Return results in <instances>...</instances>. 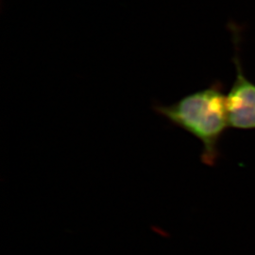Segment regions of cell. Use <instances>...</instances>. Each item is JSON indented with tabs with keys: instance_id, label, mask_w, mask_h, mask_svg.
Listing matches in <instances>:
<instances>
[{
	"instance_id": "cell-1",
	"label": "cell",
	"mask_w": 255,
	"mask_h": 255,
	"mask_svg": "<svg viewBox=\"0 0 255 255\" xmlns=\"http://www.w3.org/2000/svg\"><path fill=\"white\" fill-rule=\"evenodd\" d=\"M154 109L173 125L201 141L203 164L214 165L217 163L220 155V140L230 127L226 96L220 82L188 95L174 104L157 105Z\"/></svg>"
},
{
	"instance_id": "cell-2",
	"label": "cell",
	"mask_w": 255,
	"mask_h": 255,
	"mask_svg": "<svg viewBox=\"0 0 255 255\" xmlns=\"http://www.w3.org/2000/svg\"><path fill=\"white\" fill-rule=\"evenodd\" d=\"M236 47V79L226 95L230 127L237 129H255V83L247 78L238 55V27L232 26Z\"/></svg>"
}]
</instances>
